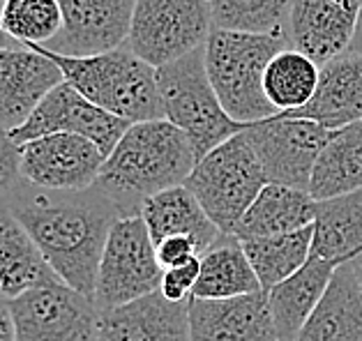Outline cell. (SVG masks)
Masks as SVG:
<instances>
[{
	"instance_id": "1",
	"label": "cell",
	"mask_w": 362,
	"mask_h": 341,
	"mask_svg": "<svg viewBox=\"0 0 362 341\" xmlns=\"http://www.w3.org/2000/svg\"><path fill=\"white\" fill-rule=\"evenodd\" d=\"M7 208L30 233L60 282L93 300L97 268L118 208L102 191L83 201L44 196L12 201Z\"/></svg>"
},
{
	"instance_id": "2",
	"label": "cell",
	"mask_w": 362,
	"mask_h": 341,
	"mask_svg": "<svg viewBox=\"0 0 362 341\" xmlns=\"http://www.w3.org/2000/svg\"><path fill=\"white\" fill-rule=\"evenodd\" d=\"M194 164L187 136L166 118L132 122L104 160L95 187L116 208L139 210L148 196L185 185Z\"/></svg>"
},
{
	"instance_id": "3",
	"label": "cell",
	"mask_w": 362,
	"mask_h": 341,
	"mask_svg": "<svg viewBox=\"0 0 362 341\" xmlns=\"http://www.w3.org/2000/svg\"><path fill=\"white\" fill-rule=\"evenodd\" d=\"M25 49H35L54 60L65 81L95 107L127 122L164 118L155 67L144 63L129 49H113L95 56H65L40 44Z\"/></svg>"
},
{
	"instance_id": "4",
	"label": "cell",
	"mask_w": 362,
	"mask_h": 341,
	"mask_svg": "<svg viewBox=\"0 0 362 341\" xmlns=\"http://www.w3.org/2000/svg\"><path fill=\"white\" fill-rule=\"evenodd\" d=\"M286 44L284 32H238L213 28L203 44L210 85L224 111L238 122H252L277 116V109L263 92V74Z\"/></svg>"
},
{
	"instance_id": "5",
	"label": "cell",
	"mask_w": 362,
	"mask_h": 341,
	"mask_svg": "<svg viewBox=\"0 0 362 341\" xmlns=\"http://www.w3.org/2000/svg\"><path fill=\"white\" fill-rule=\"evenodd\" d=\"M155 72L164 118L187 136L197 162L250 127L233 120L217 100L206 72L203 47Z\"/></svg>"
},
{
	"instance_id": "6",
	"label": "cell",
	"mask_w": 362,
	"mask_h": 341,
	"mask_svg": "<svg viewBox=\"0 0 362 341\" xmlns=\"http://www.w3.org/2000/svg\"><path fill=\"white\" fill-rule=\"evenodd\" d=\"M266 173L245 134H235L215 150L203 155L185 180L206 215L222 233H233L235 224L266 187Z\"/></svg>"
},
{
	"instance_id": "7",
	"label": "cell",
	"mask_w": 362,
	"mask_h": 341,
	"mask_svg": "<svg viewBox=\"0 0 362 341\" xmlns=\"http://www.w3.org/2000/svg\"><path fill=\"white\" fill-rule=\"evenodd\" d=\"M162 273L144 217L139 213L116 217L97 268L95 307L104 311L160 291Z\"/></svg>"
},
{
	"instance_id": "8",
	"label": "cell",
	"mask_w": 362,
	"mask_h": 341,
	"mask_svg": "<svg viewBox=\"0 0 362 341\" xmlns=\"http://www.w3.org/2000/svg\"><path fill=\"white\" fill-rule=\"evenodd\" d=\"M210 30L208 0H136L125 49L157 69L201 49Z\"/></svg>"
},
{
	"instance_id": "9",
	"label": "cell",
	"mask_w": 362,
	"mask_h": 341,
	"mask_svg": "<svg viewBox=\"0 0 362 341\" xmlns=\"http://www.w3.org/2000/svg\"><path fill=\"white\" fill-rule=\"evenodd\" d=\"M243 134L259 157L268 182L307 191L314 164L332 129H325L314 120L277 113L272 118L252 122Z\"/></svg>"
},
{
	"instance_id": "10",
	"label": "cell",
	"mask_w": 362,
	"mask_h": 341,
	"mask_svg": "<svg viewBox=\"0 0 362 341\" xmlns=\"http://www.w3.org/2000/svg\"><path fill=\"white\" fill-rule=\"evenodd\" d=\"M16 341H100V309L67 284H49L10 300Z\"/></svg>"
},
{
	"instance_id": "11",
	"label": "cell",
	"mask_w": 362,
	"mask_h": 341,
	"mask_svg": "<svg viewBox=\"0 0 362 341\" xmlns=\"http://www.w3.org/2000/svg\"><path fill=\"white\" fill-rule=\"evenodd\" d=\"M132 122L95 107L67 81L49 90L19 127L7 129L16 145L47 134H78L100 148L107 157Z\"/></svg>"
},
{
	"instance_id": "12",
	"label": "cell",
	"mask_w": 362,
	"mask_h": 341,
	"mask_svg": "<svg viewBox=\"0 0 362 341\" xmlns=\"http://www.w3.org/2000/svg\"><path fill=\"white\" fill-rule=\"evenodd\" d=\"M21 178L51 191H86L100 178L107 157L90 138L47 134L19 145Z\"/></svg>"
},
{
	"instance_id": "13",
	"label": "cell",
	"mask_w": 362,
	"mask_h": 341,
	"mask_svg": "<svg viewBox=\"0 0 362 341\" xmlns=\"http://www.w3.org/2000/svg\"><path fill=\"white\" fill-rule=\"evenodd\" d=\"M358 0H293L288 10V40L296 51L323 67L351 49L360 21Z\"/></svg>"
},
{
	"instance_id": "14",
	"label": "cell",
	"mask_w": 362,
	"mask_h": 341,
	"mask_svg": "<svg viewBox=\"0 0 362 341\" xmlns=\"http://www.w3.org/2000/svg\"><path fill=\"white\" fill-rule=\"evenodd\" d=\"M136 0H58L63 28L47 49L95 56L125 44Z\"/></svg>"
},
{
	"instance_id": "15",
	"label": "cell",
	"mask_w": 362,
	"mask_h": 341,
	"mask_svg": "<svg viewBox=\"0 0 362 341\" xmlns=\"http://www.w3.org/2000/svg\"><path fill=\"white\" fill-rule=\"evenodd\" d=\"M189 341H272L268 295L263 291L222 297V300H187Z\"/></svg>"
},
{
	"instance_id": "16",
	"label": "cell",
	"mask_w": 362,
	"mask_h": 341,
	"mask_svg": "<svg viewBox=\"0 0 362 341\" xmlns=\"http://www.w3.org/2000/svg\"><path fill=\"white\" fill-rule=\"evenodd\" d=\"M54 60L25 47L0 49V127H19L49 90L63 83Z\"/></svg>"
},
{
	"instance_id": "17",
	"label": "cell",
	"mask_w": 362,
	"mask_h": 341,
	"mask_svg": "<svg viewBox=\"0 0 362 341\" xmlns=\"http://www.w3.org/2000/svg\"><path fill=\"white\" fill-rule=\"evenodd\" d=\"M100 341H189L187 302L155 291L134 302L100 311Z\"/></svg>"
},
{
	"instance_id": "18",
	"label": "cell",
	"mask_w": 362,
	"mask_h": 341,
	"mask_svg": "<svg viewBox=\"0 0 362 341\" xmlns=\"http://www.w3.org/2000/svg\"><path fill=\"white\" fill-rule=\"evenodd\" d=\"M284 116L314 120L325 129L362 120V54L346 51L325 63L312 100L296 111H284Z\"/></svg>"
},
{
	"instance_id": "19",
	"label": "cell",
	"mask_w": 362,
	"mask_h": 341,
	"mask_svg": "<svg viewBox=\"0 0 362 341\" xmlns=\"http://www.w3.org/2000/svg\"><path fill=\"white\" fill-rule=\"evenodd\" d=\"M339 265L309 256L307 263L268 291V307L277 341H293L307 318L319 307Z\"/></svg>"
},
{
	"instance_id": "20",
	"label": "cell",
	"mask_w": 362,
	"mask_h": 341,
	"mask_svg": "<svg viewBox=\"0 0 362 341\" xmlns=\"http://www.w3.org/2000/svg\"><path fill=\"white\" fill-rule=\"evenodd\" d=\"M293 341H362V291L353 261L334 270L323 300Z\"/></svg>"
},
{
	"instance_id": "21",
	"label": "cell",
	"mask_w": 362,
	"mask_h": 341,
	"mask_svg": "<svg viewBox=\"0 0 362 341\" xmlns=\"http://www.w3.org/2000/svg\"><path fill=\"white\" fill-rule=\"evenodd\" d=\"M63 284L12 210L0 203V295L14 300L33 288Z\"/></svg>"
},
{
	"instance_id": "22",
	"label": "cell",
	"mask_w": 362,
	"mask_h": 341,
	"mask_svg": "<svg viewBox=\"0 0 362 341\" xmlns=\"http://www.w3.org/2000/svg\"><path fill=\"white\" fill-rule=\"evenodd\" d=\"M316 201L305 189L286 187L279 182H266L254 203L235 224L231 235L238 240L268 238V235L291 233L314 224Z\"/></svg>"
},
{
	"instance_id": "23",
	"label": "cell",
	"mask_w": 362,
	"mask_h": 341,
	"mask_svg": "<svg viewBox=\"0 0 362 341\" xmlns=\"http://www.w3.org/2000/svg\"><path fill=\"white\" fill-rule=\"evenodd\" d=\"M139 215L144 217L155 244L169 235H189L203 253L222 235L215 222L206 215V210L201 208L197 196L185 185L169 187L148 196L139 205Z\"/></svg>"
},
{
	"instance_id": "24",
	"label": "cell",
	"mask_w": 362,
	"mask_h": 341,
	"mask_svg": "<svg viewBox=\"0 0 362 341\" xmlns=\"http://www.w3.org/2000/svg\"><path fill=\"white\" fill-rule=\"evenodd\" d=\"M312 256L337 265L362 256V189L316 201Z\"/></svg>"
},
{
	"instance_id": "25",
	"label": "cell",
	"mask_w": 362,
	"mask_h": 341,
	"mask_svg": "<svg viewBox=\"0 0 362 341\" xmlns=\"http://www.w3.org/2000/svg\"><path fill=\"white\" fill-rule=\"evenodd\" d=\"M356 189H362V120L332 129L314 164L307 191L314 201H325Z\"/></svg>"
},
{
	"instance_id": "26",
	"label": "cell",
	"mask_w": 362,
	"mask_h": 341,
	"mask_svg": "<svg viewBox=\"0 0 362 341\" xmlns=\"http://www.w3.org/2000/svg\"><path fill=\"white\" fill-rule=\"evenodd\" d=\"M256 291H261V284L247 261L243 242L231 233H222L201 253V273L192 297L222 300Z\"/></svg>"
},
{
	"instance_id": "27",
	"label": "cell",
	"mask_w": 362,
	"mask_h": 341,
	"mask_svg": "<svg viewBox=\"0 0 362 341\" xmlns=\"http://www.w3.org/2000/svg\"><path fill=\"white\" fill-rule=\"evenodd\" d=\"M312 235L314 224L291 233L243 240L247 261H250L263 293L268 295L270 288H275L307 263L312 256Z\"/></svg>"
},
{
	"instance_id": "28",
	"label": "cell",
	"mask_w": 362,
	"mask_h": 341,
	"mask_svg": "<svg viewBox=\"0 0 362 341\" xmlns=\"http://www.w3.org/2000/svg\"><path fill=\"white\" fill-rule=\"evenodd\" d=\"M321 67L296 49H281L263 74V92L277 113L296 111L312 100L319 85Z\"/></svg>"
},
{
	"instance_id": "29",
	"label": "cell",
	"mask_w": 362,
	"mask_h": 341,
	"mask_svg": "<svg viewBox=\"0 0 362 341\" xmlns=\"http://www.w3.org/2000/svg\"><path fill=\"white\" fill-rule=\"evenodd\" d=\"M293 0H208L213 28L277 35L284 32Z\"/></svg>"
},
{
	"instance_id": "30",
	"label": "cell",
	"mask_w": 362,
	"mask_h": 341,
	"mask_svg": "<svg viewBox=\"0 0 362 341\" xmlns=\"http://www.w3.org/2000/svg\"><path fill=\"white\" fill-rule=\"evenodd\" d=\"M63 28L58 0H7L3 30L21 47H49Z\"/></svg>"
},
{
	"instance_id": "31",
	"label": "cell",
	"mask_w": 362,
	"mask_h": 341,
	"mask_svg": "<svg viewBox=\"0 0 362 341\" xmlns=\"http://www.w3.org/2000/svg\"><path fill=\"white\" fill-rule=\"evenodd\" d=\"M199 273H201V256H194L187 263L164 268L160 293L171 302H187L192 297L194 284L199 279Z\"/></svg>"
},
{
	"instance_id": "32",
	"label": "cell",
	"mask_w": 362,
	"mask_h": 341,
	"mask_svg": "<svg viewBox=\"0 0 362 341\" xmlns=\"http://www.w3.org/2000/svg\"><path fill=\"white\" fill-rule=\"evenodd\" d=\"M155 247H157V261H160L162 270L187 263L194 256H201L199 244L194 242L189 235H169V238H164L162 242H157Z\"/></svg>"
},
{
	"instance_id": "33",
	"label": "cell",
	"mask_w": 362,
	"mask_h": 341,
	"mask_svg": "<svg viewBox=\"0 0 362 341\" xmlns=\"http://www.w3.org/2000/svg\"><path fill=\"white\" fill-rule=\"evenodd\" d=\"M19 176H21L19 145L12 141V136L5 127H0V194L10 191Z\"/></svg>"
},
{
	"instance_id": "34",
	"label": "cell",
	"mask_w": 362,
	"mask_h": 341,
	"mask_svg": "<svg viewBox=\"0 0 362 341\" xmlns=\"http://www.w3.org/2000/svg\"><path fill=\"white\" fill-rule=\"evenodd\" d=\"M0 341H16L14 318L10 309V300L0 295Z\"/></svg>"
},
{
	"instance_id": "35",
	"label": "cell",
	"mask_w": 362,
	"mask_h": 341,
	"mask_svg": "<svg viewBox=\"0 0 362 341\" xmlns=\"http://www.w3.org/2000/svg\"><path fill=\"white\" fill-rule=\"evenodd\" d=\"M5 3H7V0H0V49L14 47V40L3 30V10H5Z\"/></svg>"
},
{
	"instance_id": "36",
	"label": "cell",
	"mask_w": 362,
	"mask_h": 341,
	"mask_svg": "<svg viewBox=\"0 0 362 341\" xmlns=\"http://www.w3.org/2000/svg\"><path fill=\"white\" fill-rule=\"evenodd\" d=\"M351 54H362V12H360V21H358V28H356V37L351 42Z\"/></svg>"
},
{
	"instance_id": "37",
	"label": "cell",
	"mask_w": 362,
	"mask_h": 341,
	"mask_svg": "<svg viewBox=\"0 0 362 341\" xmlns=\"http://www.w3.org/2000/svg\"><path fill=\"white\" fill-rule=\"evenodd\" d=\"M353 265H356V275H358V284H360V291H362V256H358L353 261Z\"/></svg>"
},
{
	"instance_id": "38",
	"label": "cell",
	"mask_w": 362,
	"mask_h": 341,
	"mask_svg": "<svg viewBox=\"0 0 362 341\" xmlns=\"http://www.w3.org/2000/svg\"><path fill=\"white\" fill-rule=\"evenodd\" d=\"M358 3H360V5H362V0H358Z\"/></svg>"
},
{
	"instance_id": "39",
	"label": "cell",
	"mask_w": 362,
	"mask_h": 341,
	"mask_svg": "<svg viewBox=\"0 0 362 341\" xmlns=\"http://www.w3.org/2000/svg\"><path fill=\"white\" fill-rule=\"evenodd\" d=\"M272 341H277V339H272Z\"/></svg>"
}]
</instances>
